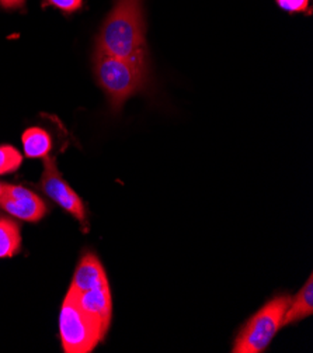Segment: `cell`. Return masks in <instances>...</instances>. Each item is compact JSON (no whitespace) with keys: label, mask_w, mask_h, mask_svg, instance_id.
<instances>
[{"label":"cell","mask_w":313,"mask_h":353,"mask_svg":"<svg viewBox=\"0 0 313 353\" xmlns=\"http://www.w3.org/2000/svg\"><path fill=\"white\" fill-rule=\"evenodd\" d=\"M290 296H278L259 310L239 332L233 353H261L271 343L275 334L283 328L285 311L291 303Z\"/></svg>","instance_id":"3"},{"label":"cell","mask_w":313,"mask_h":353,"mask_svg":"<svg viewBox=\"0 0 313 353\" xmlns=\"http://www.w3.org/2000/svg\"><path fill=\"white\" fill-rule=\"evenodd\" d=\"M104 283H109V280L101 262L94 254L86 252L75 270L72 285L69 288V292L80 293L94 289Z\"/></svg>","instance_id":"8"},{"label":"cell","mask_w":313,"mask_h":353,"mask_svg":"<svg viewBox=\"0 0 313 353\" xmlns=\"http://www.w3.org/2000/svg\"><path fill=\"white\" fill-rule=\"evenodd\" d=\"M21 152L13 145H0V176L10 174L19 170L23 163Z\"/></svg>","instance_id":"12"},{"label":"cell","mask_w":313,"mask_h":353,"mask_svg":"<svg viewBox=\"0 0 313 353\" xmlns=\"http://www.w3.org/2000/svg\"><path fill=\"white\" fill-rule=\"evenodd\" d=\"M24 155L30 159H44L52 150V138L41 127H30L21 135Z\"/></svg>","instance_id":"10"},{"label":"cell","mask_w":313,"mask_h":353,"mask_svg":"<svg viewBox=\"0 0 313 353\" xmlns=\"http://www.w3.org/2000/svg\"><path fill=\"white\" fill-rule=\"evenodd\" d=\"M277 5L290 13H309L310 0H275Z\"/></svg>","instance_id":"14"},{"label":"cell","mask_w":313,"mask_h":353,"mask_svg":"<svg viewBox=\"0 0 313 353\" xmlns=\"http://www.w3.org/2000/svg\"><path fill=\"white\" fill-rule=\"evenodd\" d=\"M93 72L96 82L106 93L111 110L116 113L121 110L131 96L144 92L149 83L148 68L97 50L93 57Z\"/></svg>","instance_id":"2"},{"label":"cell","mask_w":313,"mask_h":353,"mask_svg":"<svg viewBox=\"0 0 313 353\" xmlns=\"http://www.w3.org/2000/svg\"><path fill=\"white\" fill-rule=\"evenodd\" d=\"M43 161H44V172L41 176V183H40L43 192L59 207L67 211L69 214L74 216L80 223L83 230L87 231L86 208L82 199L62 178L61 172L58 170L55 158H51L48 155Z\"/></svg>","instance_id":"5"},{"label":"cell","mask_w":313,"mask_h":353,"mask_svg":"<svg viewBox=\"0 0 313 353\" xmlns=\"http://www.w3.org/2000/svg\"><path fill=\"white\" fill-rule=\"evenodd\" d=\"M45 5L52 6L65 14H72L82 9L83 0H45Z\"/></svg>","instance_id":"13"},{"label":"cell","mask_w":313,"mask_h":353,"mask_svg":"<svg viewBox=\"0 0 313 353\" xmlns=\"http://www.w3.org/2000/svg\"><path fill=\"white\" fill-rule=\"evenodd\" d=\"M5 188H6V185L0 183V199H2V196H3V193H5Z\"/></svg>","instance_id":"16"},{"label":"cell","mask_w":313,"mask_h":353,"mask_svg":"<svg viewBox=\"0 0 313 353\" xmlns=\"http://www.w3.org/2000/svg\"><path fill=\"white\" fill-rule=\"evenodd\" d=\"M67 293L74 296L80 308L87 315L91 316V319L102 328L104 332L109 331L113 316V300L109 283L100 285L94 289L80 293Z\"/></svg>","instance_id":"7"},{"label":"cell","mask_w":313,"mask_h":353,"mask_svg":"<svg viewBox=\"0 0 313 353\" xmlns=\"http://www.w3.org/2000/svg\"><path fill=\"white\" fill-rule=\"evenodd\" d=\"M96 50L149 69L142 0H116L100 28Z\"/></svg>","instance_id":"1"},{"label":"cell","mask_w":313,"mask_h":353,"mask_svg":"<svg viewBox=\"0 0 313 353\" xmlns=\"http://www.w3.org/2000/svg\"><path fill=\"white\" fill-rule=\"evenodd\" d=\"M25 6V0H0V8L5 10H20Z\"/></svg>","instance_id":"15"},{"label":"cell","mask_w":313,"mask_h":353,"mask_svg":"<svg viewBox=\"0 0 313 353\" xmlns=\"http://www.w3.org/2000/svg\"><path fill=\"white\" fill-rule=\"evenodd\" d=\"M0 208L9 216L28 223H37L47 214V205L39 194L16 185H6Z\"/></svg>","instance_id":"6"},{"label":"cell","mask_w":313,"mask_h":353,"mask_svg":"<svg viewBox=\"0 0 313 353\" xmlns=\"http://www.w3.org/2000/svg\"><path fill=\"white\" fill-rule=\"evenodd\" d=\"M59 336L63 352L89 353L104 339L106 332L67 293L59 314Z\"/></svg>","instance_id":"4"},{"label":"cell","mask_w":313,"mask_h":353,"mask_svg":"<svg viewBox=\"0 0 313 353\" xmlns=\"http://www.w3.org/2000/svg\"><path fill=\"white\" fill-rule=\"evenodd\" d=\"M313 314V277L309 276L305 286L299 290V293L291 299V303L285 311L283 327L290 324H295L303 319H307Z\"/></svg>","instance_id":"9"},{"label":"cell","mask_w":313,"mask_h":353,"mask_svg":"<svg viewBox=\"0 0 313 353\" xmlns=\"http://www.w3.org/2000/svg\"><path fill=\"white\" fill-rule=\"evenodd\" d=\"M21 250V232L10 219H0V259L13 258Z\"/></svg>","instance_id":"11"}]
</instances>
